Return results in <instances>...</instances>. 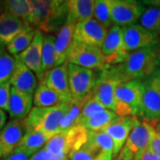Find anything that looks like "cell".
<instances>
[{"label": "cell", "instance_id": "6da1fadb", "mask_svg": "<svg viewBox=\"0 0 160 160\" xmlns=\"http://www.w3.org/2000/svg\"><path fill=\"white\" fill-rule=\"evenodd\" d=\"M158 44L129 52L126 61L114 66L123 82L149 78L158 67Z\"/></svg>", "mask_w": 160, "mask_h": 160}, {"label": "cell", "instance_id": "7a4b0ae2", "mask_svg": "<svg viewBox=\"0 0 160 160\" xmlns=\"http://www.w3.org/2000/svg\"><path fill=\"white\" fill-rule=\"evenodd\" d=\"M68 1L31 0L29 26L42 32H54L67 21Z\"/></svg>", "mask_w": 160, "mask_h": 160}, {"label": "cell", "instance_id": "3957f363", "mask_svg": "<svg viewBox=\"0 0 160 160\" xmlns=\"http://www.w3.org/2000/svg\"><path fill=\"white\" fill-rule=\"evenodd\" d=\"M70 106L71 103H61L49 108L33 107L29 116L22 121L25 130L56 135L59 133V124Z\"/></svg>", "mask_w": 160, "mask_h": 160}, {"label": "cell", "instance_id": "277c9868", "mask_svg": "<svg viewBox=\"0 0 160 160\" xmlns=\"http://www.w3.org/2000/svg\"><path fill=\"white\" fill-rule=\"evenodd\" d=\"M143 92V81L122 83L116 92V114L118 117H142Z\"/></svg>", "mask_w": 160, "mask_h": 160}, {"label": "cell", "instance_id": "5b68a950", "mask_svg": "<svg viewBox=\"0 0 160 160\" xmlns=\"http://www.w3.org/2000/svg\"><path fill=\"white\" fill-rule=\"evenodd\" d=\"M113 158V141L102 131H88L86 144L69 156V160H112Z\"/></svg>", "mask_w": 160, "mask_h": 160}, {"label": "cell", "instance_id": "8992f818", "mask_svg": "<svg viewBox=\"0 0 160 160\" xmlns=\"http://www.w3.org/2000/svg\"><path fill=\"white\" fill-rule=\"evenodd\" d=\"M87 140L88 130L83 126H77L59 132L46 143L44 149L57 157L69 159V155L81 149Z\"/></svg>", "mask_w": 160, "mask_h": 160}, {"label": "cell", "instance_id": "52a82bcc", "mask_svg": "<svg viewBox=\"0 0 160 160\" xmlns=\"http://www.w3.org/2000/svg\"><path fill=\"white\" fill-rule=\"evenodd\" d=\"M124 83L115 67L102 69L97 76V80L91 96L95 98L106 109L115 112L116 109V92L118 86Z\"/></svg>", "mask_w": 160, "mask_h": 160}, {"label": "cell", "instance_id": "ba28073f", "mask_svg": "<svg viewBox=\"0 0 160 160\" xmlns=\"http://www.w3.org/2000/svg\"><path fill=\"white\" fill-rule=\"evenodd\" d=\"M68 76L72 102H82L91 96L97 80L92 69L69 63Z\"/></svg>", "mask_w": 160, "mask_h": 160}, {"label": "cell", "instance_id": "9c48e42d", "mask_svg": "<svg viewBox=\"0 0 160 160\" xmlns=\"http://www.w3.org/2000/svg\"><path fill=\"white\" fill-rule=\"evenodd\" d=\"M68 62L89 69L102 70L109 67L100 47L89 46L76 40L73 41L69 50Z\"/></svg>", "mask_w": 160, "mask_h": 160}, {"label": "cell", "instance_id": "30bf717a", "mask_svg": "<svg viewBox=\"0 0 160 160\" xmlns=\"http://www.w3.org/2000/svg\"><path fill=\"white\" fill-rule=\"evenodd\" d=\"M110 9L113 24L126 27L136 24L146 8L144 3L134 0H110Z\"/></svg>", "mask_w": 160, "mask_h": 160}, {"label": "cell", "instance_id": "8fae6325", "mask_svg": "<svg viewBox=\"0 0 160 160\" xmlns=\"http://www.w3.org/2000/svg\"><path fill=\"white\" fill-rule=\"evenodd\" d=\"M101 49L109 66L119 65L126 61L129 52L125 47L122 27L113 25L109 29Z\"/></svg>", "mask_w": 160, "mask_h": 160}, {"label": "cell", "instance_id": "7c38bea8", "mask_svg": "<svg viewBox=\"0 0 160 160\" xmlns=\"http://www.w3.org/2000/svg\"><path fill=\"white\" fill-rule=\"evenodd\" d=\"M155 133L154 126L147 120H140L133 127L127 138L126 146L134 153V160L141 158L143 153L148 149Z\"/></svg>", "mask_w": 160, "mask_h": 160}, {"label": "cell", "instance_id": "4fadbf2b", "mask_svg": "<svg viewBox=\"0 0 160 160\" xmlns=\"http://www.w3.org/2000/svg\"><path fill=\"white\" fill-rule=\"evenodd\" d=\"M140 120L136 117H118L102 131L106 132L114 143V157L119 154L130 132Z\"/></svg>", "mask_w": 160, "mask_h": 160}, {"label": "cell", "instance_id": "5bb4252c", "mask_svg": "<svg viewBox=\"0 0 160 160\" xmlns=\"http://www.w3.org/2000/svg\"><path fill=\"white\" fill-rule=\"evenodd\" d=\"M68 65L69 62H66L62 65L47 71L42 80V83L57 93L62 103H72L69 85Z\"/></svg>", "mask_w": 160, "mask_h": 160}, {"label": "cell", "instance_id": "9a60e30c", "mask_svg": "<svg viewBox=\"0 0 160 160\" xmlns=\"http://www.w3.org/2000/svg\"><path fill=\"white\" fill-rule=\"evenodd\" d=\"M123 39L127 52L136 51L158 43V36L144 29L141 24L122 27Z\"/></svg>", "mask_w": 160, "mask_h": 160}, {"label": "cell", "instance_id": "2e32d148", "mask_svg": "<svg viewBox=\"0 0 160 160\" xmlns=\"http://www.w3.org/2000/svg\"><path fill=\"white\" fill-rule=\"evenodd\" d=\"M108 32V29L102 24L91 19L75 26L74 40L101 48Z\"/></svg>", "mask_w": 160, "mask_h": 160}, {"label": "cell", "instance_id": "e0dca14e", "mask_svg": "<svg viewBox=\"0 0 160 160\" xmlns=\"http://www.w3.org/2000/svg\"><path fill=\"white\" fill-rule=\"evenodd\" d=\"M44 38L45 36L43 35L42 31L38 29L37 34L30 46L21 54L15 56L20 62L24 63L29 69L34 72L38 79L39 80V83L42 82L45 76L42 68V52Z\"/></svg>", "mask_w": 160, "mask_h": 160}, {"label": "cell", "instance_id": "ac0fdd59", "mask_svg": "<svg viewBox=\"0 0 160 160\" xmlns=\"http://www.w3.org/2000/svg\"><path fill=\"white\" fill-rule=\"evenodd\" d=\"M26 130L22 121L10 119L4 128L0 131V147L3 152V158L10 155L17 149L25 135Z\"/></svg>", "mask_w": 160, "mask_h": 160}, {"label": "cell", "instance_id": "d6986e66", "mask_svg": "<svg viewBox=\"0 0 160 160\" xmlns=\"http://www.w3.org/2000/svg\"><path fill=\"white\" fill-rule=\"evenodd\" d=\"M31 29L23 20L5 12L0 17V46L6 47L18 35Z\"/></svg>", "mask_w": 160, "mask_h": 160}, {"label": "cell", "instance_id": "ffe728a7", "mask_svg": "<svg viewBox=\"0 0 160 160\" xmlns=\"http://www.w3.org/2000/svg\"><path fill=\"white\" fill-rule=\"evenodd\" d=\"M33 95L27 92L19 91L16 88H11L9 109L8 113L10 119H17L23 121L32 109Z\"/></svg>", "mask_w": 160, "mask_h": 160}, {"label": "cell", "instance_id": "44dd1931", "mask_svg": "<svg viewBox=\"0 0 160 160\" xmlns=\"http://www.w3.org/2000/svg\"><path fill=\"white\" fill-rule=\"evenodd\" d=\"M10 84L19 91L34 95L38 86V79L31 69L17 59V65L10 79Z\"/></svg>", "mask_w": 160, "mask_h": 160}, {"label": "cell", "instance_id": "7402d4cb", "mask_svg": "<svg viewBox=\"0 0 160 160\" xmlns=\"http://www.w3.org/2000/svg\"><path fill=\"white\" fill-rule=\"evenodd\" d=\"M142 97V118L149 122L160 119V92L148 79L144 80Z\"/></svg>", "mask_w": 160, "mask_h": 160}, {"label": "cell", "instance_id": "603a6c76", "mask_svg": "<svg viewBox=\"0 0 160 160\" xmlns=\"http://www.w3.org/2000/svg\"><path fill=\"white\" fill-rule=\"evenodd\" d=\"M94 0H70L68 1V14L66 22L77 24L93 19Z\"/></svg>", "mask_w": 160, "mask_h": 160}, {"label": "cell", "instance_id": "cb8c5ba5", "mask_svg": "<svg viewBox=\"0 0 160 160\" xmlns=\"http://www.w3.org/2000/svg\"><path fill=\"white\" fill-rule=\"evenodd\" d=\"M74 29L75 26L66 22L58 31L55 39L56 67L68 62L69 50L74 41Z\"/></svg>", "mask_w": 160, "mask_h": 160}, {"label": "cell", "instance_id": "d4e9b609", "mask_svg": "<svg viewBox=\"0 0 160 160\" xmlns=\"http://www.w3.org/2000/svg\"><path fill=\"white\" fill-rule=\"evenodd\" d=\"M53 136L55 135L51 133L37 131H27L18 148L25 150L26 152L33 156L35 153L43 149L46 145V143Z\"/></svg>", "mask_w": 160, "mask_h": 160}, {"label": "cell", "instance_id": "484cf974", "mask_svg": "<svg viewBox=\"0 0 160 160\" xmlns=\"http://www.w3.org/2000/svg\"><path fill=\"white\" fill-rule=\"evenodd\" d=\"M62 102L60 96L44 83H39L33 95V104L37 108H49Z\"/></svg>", "mask_w": 160, "mask_h": 160}, {"label": "cell", "instance_id": "4316f807", "mask_svg": "<svg viewBox=\"0 0 160 160\" xmlns=\"http://www.w3.org/2000/svg\"><path fill=\"white\" fill-rule=\"evenodd\" d=\"M118 117V116L116 114V112L106 109L89 118L82 120L79 126L85 127L88 131H102L105 126H108Z\"/></svg>", "mask_w": 160, "mask_h": 160}, {"label": "cell", "instance_id": "83f0119b", "mask_svg": "<svg viewBox=\"0 0 160 160\" xmlns=\"http://www.w3.org/2000/svg\"><path fill=\"white\" fill-rule=\"evenodd\" d=\"M140 22L144 29L158 36L160 34V3L146 8L140 19Z\"/></svg>", "mask_w": 160, "mask_h": 160}, {"label": "cell", "instance_id": "f1b7e54d", "mask_svg": "<svg viewBox=\"0 0 160 160\" xmlns=\"http://www.w3.org/2000/svg\"><path fill=\"white\" fill-rule=\"evenodd\" d=\"M55 39L53 35H46L44 38L42 52V68L46 74L47 71L56 68L55 57Z\"/></svg>", "mask_w": 160, "mask_h": 160}, {"label": "cell", "instance_id": "f546056e", "mask_svg": "<svg viewBox=\"0 0 160 160\" xmlns=\"http://www.w3.org/2000/svg\"><path fill=\"white\" fill-rule=\"evenodd\" d=\"M37 31L38 29H31L19 34L6 46V51L14 57L18 56L30 46L37 34Z\"/></svg>", "mask_w": 160, "mask_h": 160}, {"label": "cell", "instance_id": "4dcf8cb0", "mask_svg": "<svg viewBox=\"0 0 160 160\" xmlns=\"http://www.w3.org/2000/svg\"><path fill=\"white\" fill-rule=\"evenodd\" d=\"M4 5L6 12L23 20L29 26L31 0H6Z\"/></svg>", "mask_w": 160, "mask_h": 160}, {"label": "cell", "instance_id": "1f68e13d", "mask_svg": "<svg viewBox=\"0 0 160 160\" xmlns=\"http://www.w3.org/2000/svg\"><path fill=\"white\" fill-rule=\"evenodd\" d=\"M16 65V57L6 51V47L0 46V84L10 81Z\"/></svg>", "mask_w": 160, "mask_h": 160}, {"label": "cell", "instance_id": "d6a6232c", "mask_svg": "<svg viewBox=\"0 0 160 160\" xmlns=\"http://www.w3.org/2000/svg\"><path fill=\"white\" fill-rule=\"evenodd\" d=\"M86 101L82 102L71 103L70 109L66 114L64 115V117L62 118L60 124H59V132L66 131L68 129H70L74 126L79 125L82 110H83V107H84Z\"/></svg>", "mask_w": 160, "mask_h": 160}, {"label": "cell", "instance_id": "836d02e7", "mask_svg": "<svg viewBox=\"0 0 160 160\" xmlns=\"http://www.w3.org/2000/svg\"><path fill=\"white\" fill-rule=\"evenodd\" d=\"M93 19L102 24L107 29H110L113 25L111 18L110 0H96L93 11Z\"/></svg>", "mask_w": 160, "mask_h": 160}, {"label": "cell", "instance_id": "e575fe53", "mask_svg": "<svg viewBox=\"0 0 160 160\" xmlns=\"http://www.w3.org/2000/svg\"><path fill=\"white\" fill-rule=\"evenodd\" d=\"M104 109H106V108L103 106L102 103L99 102L95 98H93L92 96H90L86 100V102L84 104L82 114H81V118H80V122L82 120L89 118H91L92 116L102 112Z\"/></svg>", "mask_w": 160, "mask_h": 160}, {"label": "cell", "instance_id": "d590c367", "mask_svg": "<svg viewBox=\"0 0 160 160\" xmlns=\"http://www.w3.org/2000/svg\"><path fill=\"white\" fill-rule=\"evenodd\" d=\"M11 88L12 86L10 81L0 84V109L5 111H8L9 109Z\"/></svg>", "mask_w": 160, "mask_h": 160}, {"label": "cell", "instance_id": "8d00e7d4", "mask_svg": "<svg viewBox=\"0 0 160 160\" xmlns=\"http://www.w3.org/2000/svg\"><path fill=\"white\" fill-rule=\"evenodd\" d=\"M29 160H69L63 158H60L55 155L52 154L49 151H47L46 149H40L37 153H35Z\"/></svg>", "mask_w": 160, "mask_h": 160}, {"label": "cell", "instance_id": "74e56055", "mask_svg": "<svg viewBox=\"0 0 160 160\" xmlns=\"http://www.w3.org/2000/svg\"><path fill=\"white\" fill-rule=\"evenodd\" d=\"M31 157H32V155L26 152L23 149L17 148L14 149L11 154L4 158L3 160H29Z\"/></svg>", "mask_w": 160, "mask_h": 160}, {"label": "cell", "instance_id": "f35d334b", "mask_svg": "<svg viewBox=\"0 0 160 160\" xmlns=\"http://www.w3.org/2000/svg\"><path fill=\"white\" fill-rule=\"evenodd\" d=\"M148 150L160 158V134L157 133V132L155 133L153 139L149 143Z\"/></svg>", "mask_w": 160, "mask_h": 160}, {"label": "cell", "instance_id": "ab89813d", "mask_svg": "<svg viewBox=\"0 0 160 160\" xmlns=\"http://www.w3.org/2000/svg\"><path fill=\"white\" fill-rule=\"evenodd\" d=\"M115 160H134V153L126 146H124Z\"/></svg>", "mask_w": 160, "mask_h": 160}, {"label": "cell", "instance_id": "60d3db41", "mask_svg": "<svg viewBox=\"0 0 160 160\" xmlns=\"http://www.w3.org/2000/svg\"><path fill=\"white\" fill-rule=\"evenodd\" d=\"M148 80L158 91L160 92V69H157L154 74L148 78Z\"/></svg>", "mask_w": 160, "mask_h": 160}, {"label": "cell", "instance_id": "b9f144b4", "mask_svg": "<svg viewBox=\"0 0 160 160\" xmlns=\"http://www.w3.org/2000/svg\"><path fill=\"white\" fill-rule=\"evenodd\" d=\"M137 160H160L159 157H158L157 155L153 154L152 152H150L149 150H146L143 155L142 156L141 158H139Z\"/></svg>", "mask_w": 160, "mask_h": 160}, {"label": "cell", "instance_id": "7bdbcfd3", "mask_svg": "<svg viewBox=\"0 0 160 160\" xmlns=\"http://www.w3.org/2000/svg\"><path fill=\"white\" fill-rule=\"evenodd\" d=\"M6 119H7V116H6V111L0 109V131L6 125Z\"/></svg>", "mask_w": 160, "mask_h": 160}, {"label": "cell", "instance_id": "ee69618b", "mask_svg": "<svg viewBox=\"0 0 160 160\" xmlns=\"http://www.w3.org/2000/svg\"><path fill=\"white\" fill-rule=\"evenodd\" d=\"M153 126H154L155 130L157 132V133H158L160 134V119L159 120H157V121H154V122H150Z\"/></svg>", "mask_w": 160, "mask_h": 160}, {"label": "cell", "instance_id": "f6af8a7d", "mask_svg": "<svg viewBox=\"0 0 160 160\" xmlns=\"http://www.w3.org/2000/svg\"><path fill=\"white\" fill-rule=\"evenodd\" d=\"M5 12H6V9H5L4 1H0V17L4 14Z\"/></svg>", "mask_w": 160, "mask_h": 160}, {"label": "cell", "instance_id": "bcb514c9", "mask_svg": "<svg viewBox=\"0 0 160 160\" xmlns=\"http://www.w3.org/2000/svg\"><path fill=\"white\" fill-rule=\"evenodd\" d=\"M158 67L160 68V44L158 45Z\"/></svg>", "mask_w": 160, "mask_h": 160}, {"label": "cell", "instance_id": "7dc6e473", "mask_svg": "<svg viewBox=\"0 0 160 160\" xmlns=\"http://www.w3.org/2000/svg\"><path fill=\"white\" fill-rule=\"evenodd\" d=\"M3 158V152H2V149H1V147H0V158Z\"/></svg>", "mask_w": 160, "mask_h": 160}]
</instances>
